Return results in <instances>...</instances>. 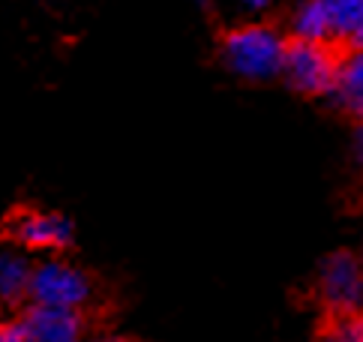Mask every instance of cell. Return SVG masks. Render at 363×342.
Segmentation results:
<instances>
[{"mask_svg":"<svg viewBox=\"0 0 363 342\" xmlns=\"http://www.w3.org/2000/svg\"><path fill=\"white\" fill-rule=\"evenodd\" d=\"M324 12H328V21H330V33L336 39H348L354 31V24L360 18V9H363V0H321Z\"/></svg>","mask_w":363,"mask_h":342,"instance_id":"30bf717a","label":"cell"},{"mask_svg":"<svg viewBox=\"0 0 363 342\" xmlns=\"http://www.w3.org/2000/svg\"><path fill=\"white\" fill-rule=\"evenodd\" d=\"M340 55L328 43H309V39H291L285 45L282 57V78L291 90L303 96H324L333 94Z\"/></svg>","mask_w":363,"mask_h":342,"instance_id":"7a4b0ae2","label":"cell"},{"mask_svg":"<svg viewBox=\"0 0 363 342\" xmlns=\"http://www.w3.org/2000/svg\"><path fill=\"white\" fill-rule=\"evenodd\" d=\"M0 342H33L24 319H12V321H0Z\"/></svg>","mask_w":363,"mask_h":342,"instance_id":"7c38bea8","label":"cell"},{"mask_svg":"<svg viewBox=\"0 0 363 342\" xmlns=\"http://www.w3.org/2000/svg\"><path fill=\"white\" fill-rule=\"evenodd\" d=\"M106 342H121V339H106Z\"/></svg>","mask_w":363,"mask_h":342,"instance_id":"2e32d148","label":"cell"},{"mask_svg":"<svg viewBox=\"0 0 363 342\" xmlns=\"http://www.w3.org/2000/svg\"><path fill=\"white\" fill-rule=\"evenodd\" d=\"M285 39L267 24H240L231 28L219 43V57L238 78L246 82H270L282 75Z\"/></svg>","mask_w":363,"mask_h":342,"instance_id":"6da1fadb","label":"cell"},{"mask_svg":"<svg viewBox=\"0 0 363 342\" xmlns=\"http://www.w3.org/2000/svg\"><path fill=\"white\" fill-rule=\"evenodd\" d=\"M240 4H243L246 9H264V6L270 4V0H240Z\"/></svg>","mask_w":363,"mask_h":342,"instance_id":"9a60e30c","label":"cell"},{"mask_svg":"<svg viewBox=\"0 0 363 342\" xmlns=\"http://www.w3.org/2000/svg\"><path fill=\"white\" fill-rule=\"evenodd\" d=\"M315 342H360V333H357V319H342L333 331L321 333Z\"/></svg>","mask_w":363,"mask_h":342,"instance_id":"8fae6325","label":"cell"},{"mask_svg":"<svg viewBox=\"0 0 363 342\" xmlns=\"http://www.w3.org/2000/svg\"><path fill=\"white\" fill-rule=\"evenodd\" d=\"M28 297L30 304H40V307L82 309L90 300V280L84 270L69 265V261L48 258L30 270Z\"/></svg>","mask_w":363,"mask_h":342,"instance_id":"3957f363","label":"cell"},{"mask_svg":"<svg viewBox=\"0 0 363 342\" xmlns=\"http://www.w3.org/2000/svg\"><path fill=\"white\" fill-rule=\"evenodd\" d=\"M333 94L348 114L363 121V48H352L348 55H340Z\"/></svg>","mask_w":363,"mask_h":342,"instance_id":"52a82bcc","label":"cell"},{"mask_svg":"<svg viewBox=\"0 0 363 342\" xmlns=\"http://www.w3.org/2000/svg\"><path fill=\"white\" fill-rule=\"evenodd\" d=\"M354 153H357V160H360V165H363V121H360L357 133H354Z\"/></svg>","mask_w":363,"mask_h":342,"instance_id":"5bb4252c","label":"cell"},{"mask_svg":"<svg viewBox=\"0 0 363 342\" xmlns=\"http://www.w3.org/2000/svg\"><path fill=\"white\" fill-rule=\"evenodd\" d=\"M318 297L336 319H354L363 307V261L354 253H333L321 261Z\"/></svg>","mask_w":363,"mask_h":342,"instance_id":"277c9868","label":"cell"},{"mask_svg":"<svg viewBox=\"0 0 363 342\" xmlns=\"http://www.w3.org/2000/svg\"><path fill=\"white\" fill-rule=\"evenodd\" d=\"M291 33H294V39L328 43L333 33H330V21H328V12H324L321 0H306V4H301V9H297L291 18Z\"/></svg>","mask_w":363,"mask_h":342,"instance_id":"9c48e42d","label":"cell"},{"mask_svg":"<svg viewBox=\"0 0 363 342\" xmlns=\"http://www.w3.org/2000/svg\"><path fill=\"white\" fill-rule=\"evenodd\" d=\"M30 261L12 253V249H4L0 253V300L6 304H16V300L28 297V282H30Z\"/></svg>","mask_w":363,"mask_h":342,"instance_id":"ba28073f","label":"cell"},{"mask_svg":"<svg viewBox=\"0 0 363 342\" xmlns=\"http://www.w3.org/2000/svg\"><path fill=\"white\" fill-rule=\"evenodd\" d=\"M24 324H28L33 342H84L82 309L30 304V309L24 312Z\"/></svg>","mask_w":363,"mask_h":342,"instance_id":"8992f818","label":"cell"},{"mask_svg":"<svg viewBox=\"0 0 363 342\" xmlns=\"http://www.w3.org/2000/svg\"><path fill=\"white\" fill-rule=\"evenodd\" d=\"M6 234L24 249H67L72 241V222L51 210L18 207L6 219Z\"/></svg>","mask_w":363,"mask_h":342,"instance_id":"5b68a950","label":"cell"},{"mask_svg":"<svg viewBox=\"0 0 363 342\" xmlns=\"http://www.w3.org/2000/svg\"><path fill=\"white\" fill-rule=\"evenodd\" d=\"M348 43H352V48H363V9H360V18L354 24L352 36H348Z\"/></svg>","mask_w":363,"mask_h":342,"instance_id":"4fadbf2b","label":"cell"}]
</instances>
